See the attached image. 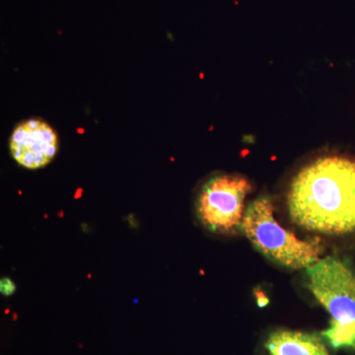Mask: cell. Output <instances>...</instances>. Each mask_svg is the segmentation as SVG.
<instances>
[{"label": "cell", "instance_id": "6da1fadb", "mask_svg": "<svg viewBox=\"0 0 355 355\" xmlns=\"http://www.w3.org/2000/svg\"><path fill=\"white\" fill-rule=\"evenodd\" d=\"M287 207L291 220L307 230L354 232V159L324 156L305 166L292 180Z\"/></svg>", "mask_w": 355, "mask_h": 355}, {"label": "cell", "instance_id": "7a4b0ae2", "mask_svg": "<svg viewBox=\"0 0 355 355\" xmlns=\"http://www.w3.org/2000/svg\"><path fill=\"white\" fill-rule=\"evenodd\" d=\"M308 288L331 315L322 336L334 349L355 350V273L336 257L306 268Z\"/></svg>", "mask_w": 355, "mask_h": 355}, {"label": "cell", "instance_id": "3957f363", "mask_svg": "<svg viewBox=\"0 0 355 355\" xmlns=\"http://www.w3.org/2000/svg\"><path fill=\"white\" fill-rule=\"evenodd\" d=\"M272 200L257 198L245 210L241 230L268 260L291 270L307 268L321 260L324 247L320 238L301 240L282 227L273 214Z\"/></svg>", "mask_w": 355, "mask_h": 355}, {"label": "cell", "instance_id": "277c9868", "mask_svg": "<svg viewBox=\"0 0 355 355\" xmlns=\"http://www.w3.org/2000/svg\"><path fill=\"white\" fill-rule=\"evenodd\" d=\"M251 184L239 175L218 174L202 184L196 202L202 225L216 234H231L241 229L245 198Z\"/></svg>", "mask_w": 355, "mask_h": 355}, {"label": "cell", "instance_id": "5b68a950", "mask_svg": "<svg viewBox=\"0 0 355 355\" xmlns=\"http://www.w3.org/2000/svg\"><path fill=\"white\" fill-rule=\"evenodd\" d=\"M9 149L22 167L36 170L51 162L58 151L57 132L46 121L31 119L14 128Z\"/></svg>", "mask_w": 355, "mask_h": 355}, {"label": "cell", "instance_id": "8992f818", "mask_svg": "<svg viewBox=\"0 0 355 355\" xmlns=\"http://www.w3.org/2000/svg\"><path fill=\"white\" fill-rule=\"evenodd\" d=\"M266 347L268 355H330L319 336L302 331H273Z\"/></svg>", "mask_w": 355, "mask_h": 355}, {"label": "cell", "instance_id": "52a82bcc", "mask_svg": "<svg viewBox=\"0 0 355 355\" xmlns=\"http://www.w3.org/2000/svg\"><path fill=\"white\" fill-rule=\"evenodd\" d=\"M15 291L16 286L12 280L8 279V277H4V279H1V282H0V291H1V293L3 294V295H12Z\"/></svg>", "mask_w": 355, "mask_h": 355}, {"label": "cell", "instance_id": "ba28073f", "mask_svg": "<svg viewBox=\"0 0 355 355\" xmlns=\"http://www.w3.org/2000/svg\"><path fill=\"white\" fill-rule=\"evenodd\" d=\"M254 296H256L257 303H258L259 307L263 308L268 304L270 299L266 295L265 291H261L260 287H257L254 291Z\"/></svg>", "mask_w": 355, "mask_h": 355}]
</instances>
